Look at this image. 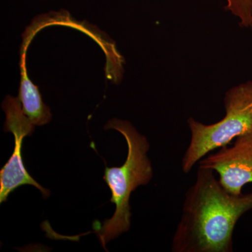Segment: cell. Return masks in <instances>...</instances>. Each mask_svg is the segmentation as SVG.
Instances as JSON below:
<instances>
[{"mask_svg": "<svg viewBox=\"0 0 252 252\" xmlns=\"http://www.w3.org/2000/svg\"><path fill=\"white\" fill-rule=\"evenodd\" d=\"M213 170L198 167L185 194L180 222L172 240L173 252H232L235 225L252 210V192L233 195Z\"/></svg>", "mask_w": 252, "mask_h": 252, "instance_id": "cell-1", "label": "cell"}, {"mask_svg": "<svg viewBox=\"0 0 252 252\" xmlns=\"http://www.w3.org/2000/svg\"><path fill=\"white\" fill-rule=\"evenodd\" d=\"M114 129L126 139L127 156L121 167H105L103 180L112 193L111 203L115 205L112 218L103 224L94 226L95 233L104 249L110 240L119 238L130 230L131 225L130 195L140 186L148 185L153 178L152 162L147 156L150 148L145 136L138 132L128 121L114 119L104 127Z\"/></svg>", "mask_w": 252, "mask_h": 252, "instance_id": "cell-2", "label": "cell"}, {"mask_svg": "<svg viewBox=\"0 0 252 252\" xmlns=\"http://www.w3.org/2000/svg\"><path fill=\"white\" fill-rule=\"evenodd\" d=\"M225 116L215 124L187 119L190 140L182 159V171L189 173L209 153L228 146L234 139L252 134V81L233 86L224 95Z\"/></svg>", "mask_w": 252, "mask_h": 252, "instance_id": "cell-3", "label": "cell"}, {"mask_svg": "<svg viewBox=\"0 0 252 252\" xmlns=\"http://www.w3.org/2000/svg\"><path fill=\"white\" fill-rule=\"evenodd\" d=\"M6 113L4 132L14 136L15 147L12 156L0 170V203L6 202L10 194L23 185L34 186L45 199L49 197V190L41 187L28 173L23 162L22 146L25 137L31 136L35 126L25 115L18 97L7 96L2 103Z\"/></svg>", "mask_w": 252, "mask_h": 252, "instance_id": "cell-4", "label": "cell"}, {"mask_svg": "<svg viewBox=\"0 0 252 252\" xmlns=\"http://www.w3.org/2000/svg\"><path fill=\"white\" fill-rule=\"evenodd\" d=\"M199 167L216 172L228 193L242 194L244 186L252 183V134L239 137L231 147L207 155L199 161Z\"/></svg>", "mask_w": 252, "mask_h": 252, "instance_id": "cell-5", "label": "cell"}, {"mask_svg": "<svg viewBox=\"0 0 252 252\" xmlns=\"http://www.w3.org/2000/svg\"><path fill=\"white\" fill-rule=\"evenodd\" d=\"M21 74L18 99L23 113L33 125L41 126L49 124L52 118L51 110L43 102L37 86L28 78L23 56L21 62Z\"/></svg>", "mask_w": 252, "mask_h": 252, "instance_id": "cell-6", "label": "cell"}, {"mask_svg": "<svg viewBox=\"0 0 252 252\" xmlns=\"http://www.w3.org/2000/svg\"><path fill=\"white\" fill-rule=\"evenodd\" d=\"M225 11L238 19L239 26L243 28H252L251 0H225Z\"/></svg>", "mask_w": 252, "mask_h": 252, "instance_id": "cell-7", "label": "cell"}, {"mask_svg": "<svg viewBox=\"0 0 252 252\" xmlns=\"http://www.w3.org/2000/svg\"><path fill=\"white\" fill-rule=\"evenodd\" d=\"M251 1H252V0H251Z\"/></svg>", "mask_w": 252, "mask_h": 252, "instance_id": "cell-8", "label": "cell"}]
</instances>
